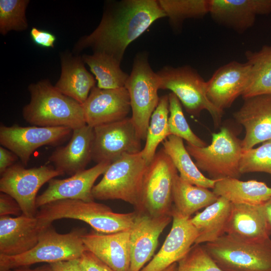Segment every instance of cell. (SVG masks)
Returning a JSON list of instances; mask_svg holds the SVG:
<instances>
[{"instance_id": "6da1fadb", "label": "cell", "mask_w": 271, "mask_h": 271, "mask_svg": "<svg viewBox=\"0 0 271 271\" xmlns=\"http://www.w3.org/2000/svg\"><path fill=\"white\" fill-rule=\"evenodd\" d=\"M158 0H123L104 14L97 28L79 43L121 63L128 46L158 19L166 17Z\"/></svg>"}, {"instance_id": "7a4b0ae2", "label": "cell", "mask_w": 271, "mask_h": 271, "mask_svg": "<svg viewBox=\"0 0 271 271\" xmlns=\"http://www.w3.org/2000/svg\"><path fill=\"white\" fill-rule=\"evenodd\" d=\"M137 214L136 211L116 213L108 206L94 201L64 199L40 207L35 216L42 229L51 225L56 220L70 218L86 222L96 232L111 233L129 230Z\"/></svg>"}, {"instance_id": "3957f363", "label": "cell", "mask_w": 271, "mask_h": 271, "mask_svg": "<svg viewBox=\"0 0 271 271\" xmlns=\"http://www.w3.org/2000/svg\"><path fill=\"white\" fill-rule=\"evenodd\" d=\"M29 90L30 101L24 107L22 115L30 124L72 129L86 124L82 105L62 94L49 82L32 84Z\"/></svg>"}, {"instance_id": "277c9868", "label": "cell", "mask_w": 271, "mask_h": 271, "mask_svg": "<svg viewBox=\"0 0 271 271\" xmlns=\"http://www.w3.org/2000/svg\"><path fill=\"white\" fill-rule=\"evenodd\" d=\"M148 165L141 151L123 155L109 165L100 182L93 186L94 199L121 200L142 212V187Z\"/></svg>"}, {"instance_id": "5b68a950", "label": "cell", "mask_w": 271, "mask_h": 271, "mask_svg": "<svg viewBox=\"0 0 271 271\" xmlns=\"http://www.w3.org/2000/svg\"><path fill=\"white\" fill-rule=\"evenodd\" d=\"M83 229H73L68 233H58L51 226L42 231L38 243L32 249L19 255L0 254V271H8L40 262L48 264L79 258L87 250L82 236Z\"/></svg>"}, {"instance_id": "8992f818", "label": "cell", "mask_w": 271, "mask_h": 271, "mask_svg": "<svg viewBox=\"0 0 271 271\" xmlns=\"http://www.w3.org/2000/svg\"><path fill=\"white\" fill-rule=\"evenodd\" d=\"M203 246L223 271H271V239L244 240L224 234Z\"/></svg>"}, {"instance_id": "52a82bcc", "label": "cell", "mask_w": 271, "mask_h": 271, "mask_svg": "<svg viewBox=\"0 0 271 271\" xmlns=\"http://www.w3.org/2000/svg\"><path fill=\"white\" fill-rule=\"evenodd\" d=\"M186 148L195 160L200 171L207 173L211 179H238L241 175L239 163L243 152L242 142L226 126L212 134L209 146L199 147L187 143Z\"/></svg>"}, {"instance_id": "ba28073f", "label": "cell", "mask_w": 271, "mask_h": 271, "mask_svg": "<svg viewBox=\"0 0 271 271\" xmlns=\"http://www.w3.org/2000/svg\"><path fill=\"white\" fill-rule=\"evenodd\" d=\"M160 89L172 91L189 114L198 116L203 110L210 114L215 126L221 121L223 111L216 108L207 95V81L189 66H165L157 72Z\"/></svg>"}, {"instance_id": "9c48e42d", "label": "cell", "mask_w": 271, "mask_h": 271, "mask_svg": "<svg viewBox=\"0 0 271 271\" xmlns=\"http://www.w3.org/2000/svg\"><path fill=\"white\" fill-rule=\"evenodd\" d=\"M125 87L128 92L131 118L137 133L141 140H146L151 116L160 99L158 76L150 65L147 54L140 53L134 58Z\"/></svg>"}, {"instance_id": "30bf717a", "label": "cell", "mask_w": 271, "mask_h": 271, "mask_svg": "<svg viewBox=\"0 0 271 271\" xmlns=\"http://www.w3.org/2000/svg\"><path fill=\"white\" fill-rule=\"evenodd\" d=\"M178 174L170 158L162 148L156 152L145 172L142 212L155 217L172 216L173 187Z\"/></svg>"}, {"instance_id": "8fae6325", "label": "cell", "mask_w": 271, "mask_h": 271, "mask_svg": "<svg viewBox=\"0 0 271 271\" xmlns=\"http://www.w3.org/2000/svg\"><path fill=\"white\" fill-rule=\"evenodd\" d=\"M64 174L52 166L44 165L27 169L22 164L15 163L1 175L0 191L16 200L22 214L35 216L39 189L52 179Z\"/></svg>"}, {"instance_id": "7c38bea8", "label": "cell", "mask_w": 271, "mask_h": 271, "mask_svg": "<svg viewBox=\"0 0 271 271\" xmlns=\"http://www.w3.org/2000/svg\"><path fill=\"white\" fill-rule=\"evenodd\" d=\"M92 160L111 164L125 154L140 152L141 139L130 117L93 127Z\"/></svg>"}, {"instance_id": "4fadbf2b", "label": "cell", "mask_w": 271, "mask_h": 271, "mask_svg": "<svg viewBox=\"0 0 271 271\" xmlns=\"http://www.w3.org/2000/svg\"><path fill=\"white\" fill-rule=\"evenodd\" d=\"M73 129L64 126H0V144L27 166L33 153L43 146H58L70 139Z\"/></svg>"}, {"instance_id": "5bb4252c", "label": "cell", "mask_w": 271, "mask_h": 271, "mask_svg": "<svg viewBox=\"0 0 271 271\" xmlns=\"http://www.w3.org/2000/svg\"><path fill=\"white\" fill-rule=\"evenodd\" d=\"M137 212L134 223L129 230V271H141L152 259L160 235L172 220L171 216L155 217L144 212Z\"/></svg>"}, {"instance_id": "9a60e30c", "label": "cell", "mask_w": 271, "mask_h": 271, "mask_svg": "<svg viewBox=\"0 0 271 271\" xmlns=\"http://www.w3.org/2000/svg\"><path fill=\"white\" fill-rule=\"evenodd\" d=\"M172 228L159 252L141 271H163L177 263L195 243L198 232L191 218L182 216L174 207Z\"/></svg>"}, {"instance_id": "2e32d148", "label": "cell", "mask_w": 271, "mask_h": 271, "mask_svg": "<svg viewBox=\"0 0 271 271\" xmlns=\"http://www.w3.org/2000/svg\"><path fill=\"white\" fill-rule=\"evenodd\" d=\"M250 72V66L247 62L233 61L220 67L207 81L209 101L221 111L229 108L246 89Z\"/></svg>"}, {"instance_id": "e0dca14e", "label": "cell", "mask_w": 271, "mask_h": 271, "mask_svg": "<svg viewBox=\"0 0 271 271\" xmlns=\"http://www.w3.org/2000/svg\"><path fill=\"white\" fill-rule=\"evenodd\" d=\"M82 105L86 123L93 128L123 119L131 109L128 92L125 87L103 89L94 86Z\"/></svg>"}, {"instance_id": "ac0fdd59", "label": "cell", "mask_w": 271, "mask_h": 271, "mask_svg": "<svg viewBox=\"0 0 271 271\" xmlns=\"http://www.w3.org/2000/svg\"><path fill=\"white\" fill-rule=\"evenodd\" d=\"M243 99V104L233 115L245 128V135L241 142L243 151H246L271 140V94Z\"/></svg>"}, {"instance_id": "d6986e66", "label": "cell", "mask_w": 271, "mask_h": 271, "mask_svg": "<svg viewBox=\"0 0 271 271\" xmlns=\"http://www.w3.org/2000/svg\"><path fill=\"white\" fill-rule=\"evenodd\" d=\"M110 164L99 163L88 169L64 179H52L47 188L36 199V207L64 199H76L85 202L94 201L92 190L97 179L103 174Z\"/></svg>"}, {"instance_id": "ffe728a7", "label": "cell", "mask_w": 271, "mask_h": 271, "mask_svg": "<svg viewBox=\"0 0 271 271\" xmlns=\"http://www.w3.org/2000/svg\"><path fill=\"white\" fill-rule=\"evenodd\" d=\"M271 13V0H209V12L217 24L243 33L257 16Z\"/></svg>"}, {"instance_id": "44dd1931", "label": "cell", "mask_w": 271, "mask_h": 271, "mask_svg": "<svg viewBox=\"0 0 271 271\" xmlns=\"http://www.w3.org/2000/svg\"><path fill=\"white\" fill-rule=\"evenodd\" d=\"M43 229L35 216H0V254L13 256L30 250L38 243Z\"/></svg>"}, {"instance_id": "7402d4cb", "label": "cell", "mask_w": 271, "mask_h": 271, "mask_svg": "<svg viewBox=\"0 0 271 271\" xmlns=\"http://www.w3.org/2000/svg\"><path fill=\"white\" fill-rule=\"evenodd\" d=\"M87 250L115 271H129V230L103 233L91 230L82 236Z\"/></svg>"}, {"instance_id": "603a6c76", "label": "cell", "mask_w": 271, "mask_h": 271, "mask_svg": "<svg viewBox=\"0 0 271 271\" xmlns=\"http://www.w3.org/2000/svg\"><path fill=\"white\" fill-rule=\"evenodd\" d=\"M93 130L87 124L73 129L67 145L56 149L48 161L57 170L70 176L85 170L92 160Z\"/></svg>"}, {"instance_id": "cb8c5ba5", "label": "cell", "mask_w": 271, "mask_h": 271, "mask_svg": "<svg viewBox=\"0 0 271 271\" xmlns=\"http://www.w3.org/2000/svg\"><path fill=\"white\" fill-rule=\"evenodd\" d=\"M225 234L248 241L270 238L271 228L262 205L232 204Z\"/></svg>"}, {"instance_id": "d4e9b609", "label": "cell", "mask_w": 271, "mask_h": 271, "mask_svg": "<svg viewBox=\"0 0 271 271\" xmlns=\"http://www.w3.org/2000/svg\"><path fill=\"white\" fill-rule=\"evenodd\" d=\"M213 192L232 204L260 206L271 198V187L264 182L254 180L242 181L233 178L218 179Z\"/></svg>"}, {"instance_id": "484cf974", "label": "cell", "mask_w": 271, "mask_h": 271, "mask_svg": "<svg viewBox=\"0 0 271 271\" xmlns=\"http://www.w3.org/2000/svg\"><path fill=\"white\" fill-rule=\"evenodd\" d=\"M95 80L78 58L62 59L60 78L55 87L65 95L83 104L94 87Z\"/></svg>"}, {"instance_id": "4316f807", "label": "cell", "mask_w": 271, "mask_h": 271, "mask_svg": "<svg viewBox=\"0 0 271 271\" xmlns=\"http://www.w3.org/2000/svg\"><path fill=\"white\" fill-rule=\"evenodd\" d=\"M232 204L225 198L217 200L197 213L191 221L198 232L194 244L211 242L225 234Z\"/></svg>"}, {"instance_id": "83f0119b", "label": "cell", "mask_w": 271, "mask_h": 271, "mask_svg": "<svg viewBox=\"0 0 271 271\" xmlns=\"http://www.w3.org/2000/svg\"><path fill=\"white\" fill-rule=\"evenodd\" d=\"M162 145L181 178L194 185L213 189L217 180L208 178L202 173L191 159L182 139L170 135Z\"/></svg>"}, {"instance_id": "f1b7e54d", "label": "cell", "mask_w": 271, "mask_h": 271, "mask_svg": "<svg viewBox=\"0 0 271 271\" xmlns=\"http://www.w3.org/2000/svg\"><path fill=\"white\" fill-rule=\"evenodd\" d=\"M218 197L208 189L192 185L179 175L175 178L173 191V207L187 218L199 210L215 202Z\"/></svg>"}, {"instance_id": "f546056e", "label": "cell", "mask_w": 271, "mask_h": 271, "mask_svg": "<svg viewBox=\"0 0 271 271\" xmlns=\"http://www.w3.org/2000/svg\"><path fill=\"white\" fill-rule=\"evenodd\" d=\"M245 56L250 72L243 98L271 94V45H264L257 51L248 50Z\"/></svg>"}, {"instance_id": "4dcf8cb0", "label": "cell", "mask_w": 271, "mask_h": 271, "mask_svg": "<svg viewBox=\"0 0 271 271\" xmlns=\"http://www.w3.org/2000/svg\"><path fill=\"white\" fill-rule=\"evenodd\" d=\"M83 61L90 68L100 89H112L125 87L129 75L122 70L120 63L110 55L94 52L84 55Z\"/></svg>"}, {"instance_id": "1f68e13d", "label": "cell", "mask_w": 271, "mask_h": 271, "mask_svg": "<svg viewBox=\"0 0 271 271\" xmlns=\"http://www.w3.org/2000/svg\"><path fill=\"white\" fill-rule=\"evenodd\" d=\"M169 115V96L165 95L160 97L159 103L151 116L146 144L141 151L142 156L148 164L155 156L159 144L170 135L168 125Z\"/></svg>"}, {"instance_id": "d6a6232c", "label": "cell", "mask_w": 271, "mask_h": 271, "mask_svg": "<svg viewBox=\"0 0 271 271\" xmlns=\"http://www.w3.org/2000/svg\"><path fill=\"white\" fill-rule=\"evenodd\" d=\"M162 9L175 28L188 19H201L209 12V0H158Z\"/></svg>"}, {"instance_id": "836d02e7", "label": "cell", "mask_w": 271, "mask_h": 271, "mask_svg": "<svg viewBox=\"0 0 271 271\" xmlns=\"http://www.w3.org/2000/svg\"><path fill=\"white\" fill-rule=\"evenodd\" d=\"M169 115L168 125L170 135H174L186 141L187 143L199 147L207 144L195 134L191 129L183 111L182 104L173 93L168 94Z\"/></svg>"}, {"instance_id": "e575fe53", "label": "cell", "mask_w": 271, "mask_h": 271, "mask_svg": "<svg viewBox=\"0 0 271 271\" xmlns=\"http://www.w3.org/2000/svg\"><path fill=\"white\" fill-rule=\"evenodd\" d=\"M29 3L26 0L0 1V32L3 35L10 31L27 28L25 11Z\"/></svg>"}, {"instance_id": "d590c367", "label": "cell", "mask_w": 271, "mask_h": 271, "mask_svg": "<svg viewBox=\"0 0 271 271\" xmlns=\"http://www.w3.org/2000/svg\"><path fill=\"white\" fill-rule=\"evenodd\" d=\"M239 171L241 174L264 172L271 175V140L262 143L256 148L243 151Z\"/></svg>"}, {"instance_id": "8d00e7d4", "label": "cell", "mask_w": 271, "mask_h": 271, "mask_svg": "<svg viewBox=\"0 0 271 271\" xmlns=\"http://www.w3.org/2000/svg\"><path fill=\"white\" fill-rule=\"evenodd\" d=\"M177 263V271H223L199 244H194Z\"/></svg>"}, {"instance_id": "74e56055", "label": "cell", "mask_w": 271, "mask_h": 271, "mask_svg": "<svg viewBox=\"0 0 271 271\" xmlns=\"http://www.w3.org/2000/svg\"><path fill=\"white\" fill-rule=\"evenodd\" d=\"M22 214L21 207L16 200L6 193H0V216L14 215L17 216Z\"/></svg>"}, {"instance_id": "f35d334b", "label": "cell", "mask_w": 271, "mask_h": 271, "mask_svg": "<svg viewBox=\"0 0 271 271\" xmlns=\"http://www.w3.org/2000/svg\"><path fill=\"white\" fill-rule=\"evenodd\" d=\"M33 42L38 46L43 48L54 47L56 38L52 33L33 27L30 32Z\"/></svg>"}, {"instance_id": "ab89813d", "label": "cell", "mask_w": 271, "mask_h": 271, "mask_svg": "<svg viewBox=\"0 0 271 271\" xmlns=\"http://www.w3.org/2000/svg\"><path fill=\"white\" fill-rule=\"evenodd\" d=\"M80 259L86 271H115L87 250L84 252Z\"/></svg>"}, {"instance_id": "60d3db41", "label": "cell", "mask_w": 271, "mask_h": 271, "mask_svg": "<svg viewBox=\"0 0 271 271\" xmlns=\"http://www.w3.org/2000/svg\"><path fill=\"white\" fill-rule=\"evenodd\" d=\"M53 271H86L80 258L49 264Z\"/></svg>"}, {"instance_id": "b9f144b4", "label": "cell", "mask_w": 271, "mask_h": 271, "mask_svg": "<svg viewBox=\"0 0 271 271\" xmlns=\"http://www.w3.org/2000/svg\"><path fill=\"white\" fill-rule=\"evenodd\" d=\"M19 158L12 151L3 146L0 147V174L15 164Z\"/></svg>"}, {"instance_id": "7bdbcfd3", "label": "cell", "mask_w": 271, "mask_h": 271, "mask_svg": "<svg viewBox=\"0 0 271 271\" xmlns=\"http://www.w3.org/2000/svg\"><path fill=\"white\" fill-rule=\"evenodd\" d=\"M8 271H53L50 265H44L35 268H26V267H19L10 269Z\"/></svg>"}, {"instance_id": "ee69618b", "label": "cell", "mask_w": 271, "mask_h": 271, "mask_svg": "<svg viewBox=\"0 0 271 271\" xmlns=\"http://www.w3.org/2000/svg\"><path fill=\"white\" fill-rule=\"evenodd\" d=\"M262 207L267 222L271 228V198L262 205Z\"/></svg>"}, {"instance_id": "f6af8a7d", "label": "cell", "mask_w": 271, "mask_h": 271, "mask_svg": "<svg viewBox=\"0 0 271 271\" xmlns=\"http://www.w3.org/2000/svg\"><path fill=\"white\" fill-rule=\"evenodd\" d=\"M177 266V263H175L168 267H167L166 269L164 270L163 271H173L174 269Z\"/></svg>"}, {"instance_id": "bcb514c9", "label": "cell", "mask_w": 271, "mask_h": 271, "mask_svg": "<svg viewBox=\"0 0 271 271\" xmlns=\"http://www.w3.org/2000/svg\"><path fill=\"white\" fill-rule=\"evenodd\" d=\"M173 271H177V266L174 269Z\"/></svg>"}]
</instances>
